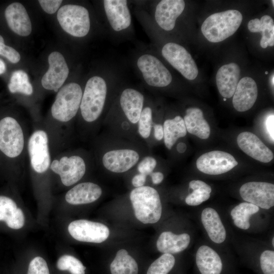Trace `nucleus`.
Instances as JSON below:
<instances>
[{
  "mask_svg": "<svg viewBox=\"0 0 274 274\" xmlns=\"http://www.w3.org/2000/svg\"><path fill=\"white\" fill-rule=\"evenodd\" d=\"M260 274H274V251L265 249L260 253L256 263Z\"/></svg>",
  "mask_w": 274,
  "mask_h": 274,
  "instance_id": "4c0bfd02",
  "label": "nucleus"
},
{
  "mask_svg": "<svg viewBox=\"0 0 274 274\" xmlns=\"http://www.w3.org/2000/svg\"><path fill=\"white\" fill-rule=\"evenodd\" d=\"M149 176L151 177L152 182L154 185L160 184L164 179L163 173L159 171L153 172Z\"/></svg>",
  "mask_w": 274,
  "mask_h": 274,
  "instance_id": "49530a36",
  "label": "nucleus"
},
{
  "mask_svg": "<svg viewBox=\"0 0 274 274\" xmlns=\"http://www.w3.org/2000/svg\"><path fill=\"white\" fill-rule=\"evenodd\" d=\"M186 130L201 139H207L210 135V126L203 117L202 111L197 108H189L183 118Z\"/></svg>",
  "mask_w": 274,
  "mask_h": 274,
  "instance_id": "bb28decb",
  "label": "nucleus"
},
{
  "mask_svg": "<svg viewBox=\"0 0 274 274\" xmlns=\"http://www.w3.org/2000/svg\"><path fill=\"white\" fill-rule=\"evenodd\" d=\"M51 170L59 175L62 184L72 186L80 181L86 171L84 159L78 155L63 156L59 160H54L50 164Z\"/></svg>",
  "mask_w": 274,
  "mask_h": 274,
  "instance_id": "9b49d317",
  "label": "nucleus"
},
{
  "mask_svg": "<svg viewBox=\"0 0 274 274\" xmlns=\"http://www.w3.org/2000/svg\"><path fill=\"white\" fill-rule=\"evenodd\" d=\"M24 144L23 131L16 119L6 117L0 121V150L15 158L22 152Z\"/></svg>",
  "mask_w": 274,
  "mask_h": 274,
  "instance_id": "1a4fd4ad",
  "label": "nucleus"
},
{
  "mask_svg": "<svg viewBox=\"0 0 274 274\" xmlns=\"http://www.w3.org/2000/svg\"><path fill=\"white\" fill-rule=\"evenodd\" d=\"M82 94V89L78 83L65 85L58 92L52 106L53 117L63 122L71 120L80 109Z\"/></svg>",
  "mask_w": 274,
  "mask_h": 274,
  "instance_id": "423d86ee",
  "label": "nucleus"
},
{
  "mask_svg": "<svg viewBox=\"0 0 274 274\" xmlns=\"http://www.w3.org/2000/svg\"><path fill=\"white\" fill-rule=\"evenodd\" d=\"M157 165L156 159L150 155L144 156L136 165V169L139 173L147 176L154 172Z\"/></svg>",
  "mask_w": 274,
  "mask_h": 274,
  "instance_id": "58836bf2",
  "label": "nucleus"
},
{
  "mask_svg": "<svg viewBox=\"0 0 274 274\" xmlns=\"http://www.w3.org/2000/svg\"><path fill=\"white\" fill-rule=\"evenodd\" d=\"M260 208L251 203L241 202L234 206L230 212V215L235 227L247 230L251 227V217L259 212Z\"/></svg>",
  "mask_w": 274,
  "mask_h": 274,
  "instance_id": "7c9ffc66",
  "label": "nucleus"
},
{
  "mask_svg": "<svg viewBox=\"0 0 274 274\" xmlns=\"http://www.w3.org/2000/svg\"><path fill=\"white\" fill-rule=\"evenodd\" d=\"M136 65L144 81L150 87H165L172 81L170 72L153 55L149 53L141 55L137 59Z\"/></svg>",
  "mask_w": 274,
  "mask_h": 274,
  "instance_id": "6e6552de",
  "label": "nucleus"
},
{
  "mask_svg": "<svg viewBox=\"0 0 274 274\" xmlns=\"http://www.w3.org/2000/svg\"><path fill=\"white\" fill-rule=\"evenodd\" d=\"M61 0H40L39 3L43 10L48 14L54 13L61 4Z\"/></svg>",
  "mask_w": 274,
  "mask_h": 274,
  "instance_id": "79ce46f5",
  "label": "nucleus"
},
{
  "mask_svg": "<svg viewBox=\"0 0 274 274\" xmlns=\"http://www.w3.org/2000/svg\"><path fill=\"white\" fill-rule=\"evenodd\" d=\"M190 242L191 236L187 233L175 234L171 231H164L158 238L156 247L162 254L173 255L186 250Z\"/></svg>",
  "mask_w": 274,
  "mask_h": 274,
  "instance_id": "a878e982",
  "label": "nucleus"
},
{
  "mask_svg": "<svg viewBox=\"0 0 274 274\" xmlns=\"http://www.w3.org/2000/svg\"><path fill=\"white\" fill-rule=\"evenodd\" d=\"M161 53L165 59L186 79L192 80L197 77V66L184 47L175 43H167L163 46Z\"/></svg>",
  "mask_w": 274,
  "mask_h": 274,
  "instance_id": "9d476101",
  "label": "nucleus"
},
{
  "mask_svg": "<svg viewBox=\"0 0 274 274\" xmlns=\"http://www.w3.org/2000/svg\"><path fill=\"white\" fill-rule=\"evenodd\" d=\"M8 88L11 93H21L31 95L33 88L27 74L22 70L14 72L11 77Z\"/></svg>",
  "mask_w": 274,
  "mask_h": 274,
  "instance_id": "f704fd0d",
  "label": "nucleus"
},
{
  "mask_svg": "<svg viewBox=\"0 0 274 274\" xmlns=\"http://www.w3.org/2000/svg\"><path fill=\"white\" fill-rule=\"evenodd\" d=\"M271 2H272V5H273V6H274V1H272Z\"/></svg>",
  "mask_w": 274,
  "mask_h": 274,
  "instance_id": "864d4df0",
  "label": "nucleus"
},
{
  "mask_svg": "<svg viewBox=\"0 0 274 274\" xmlns=\"http://www.w3.org/2000/svg\"><path fill=\"white\" fill-rule=\"evenodd\" d=\"M189 188L192 190L185 198L186 203L190 206H197L208 200L212 192V188L201 180H192L189 183Z\"/></svg>",
  "mask_w": 274,
  "mask_h": 274,
  "instance_id": "473e14b6",
  "label": "nucleus"
},
{
  "mask_svg": "<svg viewBox=\"0 0 274 274\" xmlns=\"http://www.w3.org/2000/svg\"><path fill=\"white\" fill-rule=\"evenodd\" d=\"M68 231L75 239L84 242L100 243L109 236L110 230L105 225L87 220H78L72 222Z\"/></svg>",
  "mask_w": 274,
  "mask_h": 274,
  "instance_id": "2eb2a0df",
  "label": "nucleus"
},
{
  "mask_svg": "<svg viewBox=\"0 0 274 274\" xmlns=\"http://www.w3.org/2000/svg\"><path fill=\"white\" fill-rule=\"evenodd\" d=\"M226 98H224V101H225V100H226Z\"/></svg>",
  "mask_w": 274,
  "mask_h": 274,
  "instance_id": "6e6d98bb",
  "label": "nucleus"
},
{
  "mask_svg": "<svg viewBox=\"0 0 274 274\" xmlns=\"http://www.w3.org/2000/svg\"><path fill=\"white\" fill-rule=\"evenodd\" d=\"M185 3L183 0H162L157 5L154 18L156 23L162 29L172 30L177 18L183 13Z\"/></svg>",
  "mask_w": 274,
  "mask_h": 274,
  "instance_id": "6ab92c4d",
  "label": "nucleus"
},
{
  "mask_svg": "<svg viewBox=\"0 0 274 274\" xmlns=\"http://www.w3.org/2000/svg\"><path fill=\"white\" fill-rule=\"evenodd\" d=\"M49 67L43 76L41 83L46 89L58 91L66 80L69 70L63 55L54 51L48 56Z\"/></svg>",
  "mask_w": 274,
  "mask_h": 274,
  "instance_id": "dca6fc26",
  "label": "nucleus"
},
{
  "mask_svg": "<svg viewBox=\"0 0 274 274\" xmlns=\"http://www.w3.org/2000/svg\"><path fill=\"white\" fill-rule=\"evenodd\" d=\"M163 127L164 143L168 150H171L177 141L187 134L183 118L180 115L166 119L163 122Z\"/></svg>",
  "mask_w": 274,
  "mask_h": 274,
  "instance_id": "c756f323",
  "label": "nucleus"
},
{
  "mask_svg": "<svg viewBox=\"0 0 274 274\" xmlns=\"http://www.w3.org/2000/svg\"><path fill=\"white\" fill-rule=\"evenodd\" d=\"M152 134L155 140L162 141L164 136L163 125L155 122L153 125Z\"/></svg>",
  "mask_w": 274,
  "mask_h": 274,
  "instance_id": "37998d69",
  "label": "nucleus"
},
{
  "mask_svg": "<svg viewBox=\"0 0 274 274\" xmlns=\"http://www.w3.org/2000/svg\"><path fill=\"white\" fill-rule=\"evenodd\" d=\"M129 198L136 219L144 224L157 222L162 214V204L158 191L149 186L135 188Z\"/></svg>",
  "mask_w": 274,
  "mask_h": 274,
  "instance_id": "20e7f679",
  "label": "nucleus"
},
{
  "mask_svg": "<svg viewBox=\"0 0 274 274\" xmlns=\"http://www.w3.org/2000/svg\"><path fill=\"white\" fill-rule=\"evenodd\" d=\"M195 265L198 274H225L226 264L212 247L202 245L195 254Z\"/></svg>",
  "mask_w": 274,
  "mask_h": 274,
  "instance_id": "f3484780",
  "label": "nucleus"
},
{
  "mask_svg": "<svg viewBox=\"0 0 274 274\" xmlns=\"http://www.w3.org/2000/svg\"><path fill=\"white\" fill-rule=\"evenodd\" d=\"M273 75L272 76V79L271 80V82H272V86H273L274 85V78H273Z\"/></svg>",
  "mask_w": 274,
  "mask_h": 274,
  "instance_id": "603ef678",
  "label": "nucleus"
},
{
  "mask_svg": "<svg viewBox=\"0 0 274 274\" xmlns=\"http://www.w3.org/2000/svg\"><path fill=\"white\" fill-rule=\"evenodd\" d=\"M102 189L97 184L92 182L79 183L66 193V201L71 204H82L93 202L101 195Z\"/></svg>",
  "mask_w": 274,
  "mask_h": 274,
  "instance_id": "393cba45",
  "label": "nucleus"
},
{
  "mask_svg": "<svg viewBox=\"0 0 274 274\" xmlns=\"http://www.w3.org/2000/svg\"><path fill=\"white\" fill-rule=\"evenodd\" d=\"M138 265L127 251L125 249L119 250L111 263V274H138Z\"/></svg>",
  "mask_w": 274,
  "mask_h": 274,
  "instance_id": "2f4dec72",
  "label": "nucleus"
},
{
  "mask_svg": "<svg viewBox=\"0 0 274 274\" xmlns=\"http://www.w3.org/2000/svg\"><path fill=\"white\" fill-rule=\"evenodd\" d=\"M200 221L209 238L217 244L223 243L227 231L218 212L214 208L207 207L200 214Z\"/></svg>",
  "mask_w": 274,
  "mask_h": 274,
  "instance_id": "4be33fe9",
  "label": "nucleus"
},
{
  "mask_svg": "<svg viewBox=\"0 0 274 274\" xmlns=\"http://www.w3.org/2000/svg\"><path fill=\"white\" fill-rule=\"evenodd\" d=\"M154 122L153 109L150 104L145 101L137 124V133L140 139L149 147Z\"/></svg>",
  "mask_w": 274,
  "mask_h": 274,
  "instance_id": "72a5a7b5",
  "label": "nucleus"
},
{
  "mask_svg": "<svg viewBox=\"0 0 274 274\" xmlns=\"http://www.w3.org/2000/svg\"><path fill=\"white\" fill-rule=\"evenodd\" d=\"M0 55L13 63H17L20 59L19 53L15 49L4 43L0 44Z\"/></svg>",
  "mask_w": 274,
  "mask_h": 274,
  "instance_id": "a19ab883",
  "label": "nucleus"
},
{
  "mask_svg": "<svg viewBox=\"0 0 274 274\" xmlns=\"http://www.w3.org/2000/svg\"><path fill=\"white\" fill-rule=\"evenodd\" d=\"M243 20L241 13L229 10L209 16L201 27L204 37L210 42L218 43L233 35Z\"/></svg>",
  "mask_w": 274,
  "mask_h": 274,
  "instance_id": "39448f33",
  "label": "nucleus"
},
{
  "mask_svg": "<svg viewBox=\"0 0 274 274\" xmlns=\"http://www.w3.org/2000/svg\"><path fill=\"white\" fill-rule=\"evenodd\" d=\"M266 128L270 139L273 142L274 140V116L273 114L269 115L265 122Z\"/></svg>",
  "mask_w": 274,
  "mask_h": 274,
  "instance_id": "c03bdc74",
  "label": "nucleus"
},
{
  "mask_svg": "<svg viewBox=\"0 0 274 274\" xmlns=\"http://www.w3.org/2000/svg\"><path fill=\"white\" fill-rule=\"evenodd\" d=\"M271 245L272 246V247L273 248V247H274V238H273V237H272V239H271Z\"/></svg>",
  "mask_w": 274,
  "mask_h": 274,
  "instance_id": "3c124183",
  "label": "nucleus"
},
{
  "mask_svg": "<svg viewBox=\"0 0 274 274\" xmlns=\"http://www.w3.org/2000/svg\"><path fill=\"white\" fill-rule=\"evenodd\" d=\"M6 70V65L3 60L0 59V75L4 73Z\"/></svg>",
  "mask_w": 274,
  "mask_h": 274,
  "instance_id": "09e8293b",
  "label": "nucleus"
},
{
  "mask_svg": "<svg viewBox=\"0 0 274 274\" xmlns=\"http://www.w3.org/2000/svg\"><path fill=\"white\" fill-rule=\"evenodd\" d=\"M57 18L62 28L75 37H84L90 30L89 14L83 6L64 5L58 11Z\"/></svg>",
  "mask_w": 274,
  "mask_h": 274,
  "instance_id": "0eeeda50",
  "label": "nucleus"
},
{
  "mask_svg": "<svg viewBox=\"0 0 274 274\" xmlns=\"http://www.w3.org/2000/svg\"><path fill=\"white\" fill-rule=\"evenodd\" d=\"M28 150L33 169L40 174L46 172L50 165V155L45 131L38 130L32 133L28 141Z\"/></svg>",
  "mask_w": 274,
  "mask_h": 274,
  "instance_id": "4468645a",
  "label": "nucleus"
},
{
  "mask_svg": "<svg viewBox=\"0 0 274 274\" xmlns=\"http://www.w3.org/2000/svg\"><path fill=\"white\" fill-rule=\"evenodd\" d=\"M257 95L256 82L250 77H244L239 81L233 95V106L238 112L247 111L253 106Z\"/></svg>",
  "mask_w": 274,
  "mask_h": 274,
  "instance_id": "412c9836",
  "label": "nucleus"
},
{
  "mask_svg": "<svg viewBox=\"0 0 274 274\" xmlns=\"http://www.w3.org/2000/svg\"><path fill=\"white\" fill-rule=\"evenodd\" d=\"M104 8L109 24L116 32L129 28L131 24V15L125 0H105Z\"/></svg>",
  "mask_w": 274,
  "mask_h": 274,
  "instance_id": "a211bd4d",
  "label": "nucleus"
},
{
  "mask_svg": "<svg viewBox=\"0 0 274 274\" xmlns=\"http://www.w3.org/2000/svg\"><path fill=\"white\" fill-rule=\"evenodd\" d=\"M149 146L143 142L108 133V141L100 157V163L110 173H125L136 166L144 156L149 154Z\"/></svg>",
  "mask_w": 274,
  "mask_h": 274,
  "instance_id": "f03ea898",
  "label": "nucleus"
},
{
  "mask_svg": "<svg viewBox=\"0 0 274 274\" xmlns=\"http://www.w3.org/2000/svg\"><path fill=\"white\" fill-rule=\"evenodd\" d=\"M175 263L176 259L173 255L163 254L150 265L147 274H168Z\"/></svg>",
  "mask_w": 274,
  "mask_h": 274,
  "instance_id": "c9c22d12",
  "label": "nucleus"
},
{
  "mask_svg": "<svg viewBox=\"0 0 274 274\" xmlns=\"http://www.w3.org/2000/svg\"><path fill=\"white\" fill-rule=\"evenodd\" d=\"M248 28L252 32H262L260 45L262 48L274 45V22L269 15L263 16L260 19L255 18L248 23Z\"/></svg>",
  "mask_w": 274,
  "mask_h": 274,
  "instance_id": "c85d7f7f",
  "label": "nucleus"
},
{
  "mask_svg": "<svg viewBox=\"0 0 274 274\" xmlns=\"http://www.w3.org/2000/svg\"><path fill=\"white\" fill-rule=\"evenodd\" d=\"M242 199L263 210L274 206V185L266 182L251 181L244 184L239 188Z\"/></svg>",
  "mask_w": 274,
  "mask_h": 274,
  "instance_id": "f8f14e48",
  "label": "nucleus"
},
{
  "mask_svg": "<svg viewBox=\"0 0 274 274\" xmlns=\"http://www.w3.org/2000/svg\"><path fill=\"white\" fill-rule=\"evenodd\" d=\"M268 72H267V71L265 72V74H268Z\"/></svg>",
  "mask_w": 274,
  "mask_h": 274,
  "instance_id": "5fc2aeb1",
  "label": "nucleus"
},
{
  "mask_svg": "<svg viewBox=\"0 0 274 274\" xmlns=\"http://www.w3.org/2000/svg\"><path fill=\"white\" fill-rule=\"evenodd\" d=\"M240 68L235 63L222 65L218 70L216 81L218 91L224 98L233 96L239 82Z\"/></svg>",
  "mask_w": 274,
  "mask_h": 274,
  "instance_id": "b1692460",
  "label": "nucleus"
},
{
  "mask_svg": "<svg viewBox=\"0 0 274 274\" xmlns=\"http://www.w3.org/2000/svg\"><path fill=\"white\" fill-rule=\"evenodd\" d=\"M60 270H68L71 274H85L86 267L76 257L68 255L61 256L56 263Z\"/></svg>",
  "mask_w": 274,
  "mask_h": 274,
  "instance_id": "e433bc0d",
  "label": "nucleus"
},
{
  "mask_svg": "<svg viewBox=\"0 0 274 274\" xmlns=\"http://www.w3.org/2000/svg\"><path fill=\"white\" fill-rule=\"evenodd\" d=\"M27 274H50L45 259L39 256L34 258L29 264Z\"/></svg>",
  "mask_w": 274,
  "mask_h": 274,
  "instance_id": "ea45409f",
  "label": "nucleus"
},
{
  "mask_svg": "<svg viewBox=\"0 0 274 274\" xmlns=\"http://www.w3.org/2000/svg\"><path fill=\"white\" fill-rule=\"evenodd\" d=\"M237 144L247 155L254 159L268 163L273 159L272 152L255 134L244 131L238 134Z\"/></svg>",
  "mask_w": 274,
  "mask_h": 274,
  "instance_id": "aec40b11",
  "label": "nucleus"
},
{
  "mask_svg": "<svg viewBox=\"0 0 274 274\" xmlns=\"http://www.w3.org/2000/svg\"><path fill=\"white\" fill-rule=\"evenodd\" d=\"M5 15L9 27L14 32L21 36H27L31 32L30 18L24 7L18 2L9 5Z\"/></svg>",
  "mask_w": 274,
  "mask_h": 274,
  "instance_id": "5701e85b",
  "label": "nucleus"
},
{
  "mask_svg": "<svg viewBox=\"0 0 274 274\" xmlns=\"http://www.w3.org/2000/svg\"><path fill=\"white\" fill-rule=\"evenodd\" d=\"M177 150L180 153H184L187 149V146L183 142H180L177 145Z\"/></svg>",
  "mask_w": 274,
  "mask_h": 274,
  "instance_id": "de8ad7c7",
  "label": "nucleus"
},
{
  "mask_svg": "<svg viewBox=\"0 0 274 274\" xmlns=\"http://www.w3.org/2000/svg\"><path fill=\"white\" fill-rule=\"evenodd\" d=\"M109 81L100 76L89 78L83 91L80 110L83 121L93 124L100 120L106 109H110L115 99Z\"/></svg>",
  "mask_w": 274,
  "mask_h": 274,
  "instance_id": "7ed1b4c3",
  "label": "nucleus"
},
{
  "mask_svg": "<svg viewBox=\"0 0 274 274\" xmlns=\"http://www.w3.org/2000/svg\"><path fill=\"white\" fill-rule=\"evenodd\" d=\"M0 221H4L12 229H18L24 224L22 211L17 208L15 202L11 198L0 196Z\"/></svg>",
  "mask_w": 274,
  "mask_h": 274,
  "instance_id": "cd10ccee",
  "label": "nucleus"
},
{
  "mask_svg": "<svg viewBox=\"0 0 274 274\" xmlns=\"http://www.w3.org/2000/svg\"><path fill=\"white\" fill-rule=\"evenodd\" d=\"M237 164V161L232 155L217 150L203 154L196 162V167L200 172L210 175L224 174Z\"/></svg>",
  "mask_w": 274,
  "mask_h": 274,
  "instance_id": "ddd939ff",
  "label": "nucleus"
},
{
  "mask_svg": "<svg viewBox=\"0 0 274 274\" xmlns=\"http://www.w3.org/2000/svg\"><path fill=\"white\" fill-rule=\"evenodd\" d=\"M4 43V40L2 36L0 35V44Z\"/></svg>",
  "mask_w": 274,
  "mask_h": 274,
  "instance_id": "8fccbe9b",
  "label": "nucleus"
},
{
  "mask_svg": "<svg viewBox=\"0 0 274 274\" xmlns=\"http://www.w3.org/2000/svg\"><path fill=\"white\" fill-rule=\"evenodd\" d=\"M147 176L140 173L135 175L131 180L132 185L135 188L144 186L147 180Z\"/></svg>",
  "mask_w": 274,
  "mask_h": 274,
  "instance_id": "a18cd8bd",
  "label": "nucleus"
},
{
  "mask_svg": "<svg viewBox=\"0 0 274 274\" xmlns=\"http://www.w3.org/2000/svg\"><path fill=\"white\" fill-rule=\"evenodd\" d=\"M145 101L144 95L139 90L131 87L122 90L113 102L118 108L117 112L110 110L108 113V133L141 141L137 133V124Z\"/></svg>",
  "mask_w": 274,
  "mask_h": 274,
  "instance_id": "f257e3e1",
  "label": "nucleus"
}]
</instances>
